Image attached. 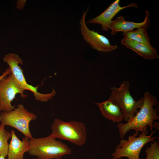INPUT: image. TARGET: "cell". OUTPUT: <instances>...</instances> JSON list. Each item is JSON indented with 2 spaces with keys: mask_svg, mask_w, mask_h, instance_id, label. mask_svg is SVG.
<instances>
[{
  "mask_svg": "<svg viewBox=\"0 0 159 159\" xmlns=\"http://www.w3.org/2000/svg\"><path fill=\"white\" fill-rule=\"evenodd\" d=\"M143 102L140 110L129 121L124 123L118 122L117 127L121 139L131 130L135 132H145L149 126L150 130L153 131L154 121L159 120L157 105L158 103L156 97L148 91L145 92Z\"/></svg>",
  "mask_w": 159,
  "mask_h": 159,
  "instance_id": "cell-1",
  "label": "cell"
},
{
  "mask_svg": "<svg viewBox=\"0 0 159 159\" xmlns=\"http://www.w3.org/2000/svg\"><path fill=\"white\" fill-rule=\"evenodd\" d=\"M29 155L37 159H61L71 154L72 150L67 144L57 140L51 135L43 138L29 139Z\"/></svg>",
  "mask_w": 159,
  "mask_h": 159,
  "instance_id": "cell-2",
  "label": "cell"
},
{
  "mask_svg": "<svg viewBox=\"0 0 159 159\" xmlns=\"http://www.w3.org/2000/svg\"><path fill=\"white\" fill-rule=\"evenodd\" d=\"M50 134L55 139L67 140L78 146L86 143L87 134L85 124L72 120L68 122L55 118L51 126Z\"/></svg>",
  "mask_w": 159,
  "mask_h": 159,
  "instance_id": "cell-3",
  "label": "cell"
},
{
  "mask_svg": "<svg viewBox=\"0 0 159 159\" xmlns=\"http://www.w3.org/2000/svg\"><path fill=\"white\" fill-rule=\"evenodd\" d=\"M148 131L146 130L145 132H141L138 137L136 136L138 132H135L132 135L129 136L128 140L122 139L112 154V158L111 159H119L124 157L128 159H140V153L144 145L158 138L157 136L152 137L156 131H152L149 135H147Z\"/></svg>",
  "mask_w": 159,
  "mask_h": 159,
  "instance_id": "cell-4",
  "label": "cell"
},
{
  "mask_svg": "<svg viewBox=\"0 0 159 159\" xmlns=\"http://www.w3.org/2000/svg\"><path fill=\"white\" fill-rule=\"evenodd\" d=\"M130 83L124 81L119 87H110L111 93L109 98L121 109L124 116L125 121H129L141 108L143 104V97L139 100H135L129 91Z\"/></svg>",
  "mask_w": 159,
  "mask_h": 159,
  "instance_id": "cell-5",
  "label": "cell"
},
{
  "mask_svg": "<svg viewBox=\"0 0 159 159\" xmlns=\"http://www.w3.org/2000/svg\"><path fill=\"white\" fill-rule=\"evenodd\" d=\"M37 118L35 114L29 112L21 104L9 112H1L0 113V122L4 126H9L16 129L29 139L32 138L30 132L29 123Z\"/></svg>",
  "mask_w": 159,
  "mask_h": 159,
  "instance_id": "cell-6",
  "label": "cell"
},
{
  "mask_svg": "<svg viewBox=\"0 0 159 159\" xmlns=\"http://www.w3.org/2000/svg\"><path fill=\"white\" fill-rule=\"evenodd\" d=\"M4 61L9 66L14 79L19 86L23 90H28L33 93L36 100L41 102H47L51 99L56 94L54 89L48 94H43L38 92V86L34 87L28 84L24 76L23 69L19 64H23V61L19 56L15 53H9L3 58Z\"/></svg>",
  "mask_w": 159,
  "mask_h": 159,
  "instance_id": "cell-7",
  "label": "cell"
},
{
  "mask_svg": "<svg viewBox=\"0 0 159 159\" xmlns=\"http://www.w3.org/2000/svg\"><path fill=\"white\" fill-rule=\"evenodd\" d=\"M15 82L11 73L8 77H5L0 81V112H9L15 108L11 102L16 95L20 94L23 98L27 96Z\"/></svg>",
  "mask_w": 159,
  "mask_h": 159,
  "instance_id": "cell-8",
  "label": "cell"
},
{
  "mask_svg": "<svg viewBox=\"0 0 159 159\" xmlns=\"http://www.w3.org/2000/svg\"><path fill=\"white\" fill-rule=\"evenodd\" d=\"M89 10L83 12L80 24L81 32L85 41L93 49L102 52L112 51L117 47V45H111L109 39L98 32L91 30L87 27L85 17Z\"/></svg>",
  "mask_w": 159,
  "mask_h": 159,
  "instance_id": "cell-9",
  "label": "cell"
},
{
  "mask_svg": "<svg viewBox=\"0 0 159 159\" xmlns=\"http://www.w3.org/2000/svg\"><path fill=\"white\" fill-rule=\"evenodd\" d=\"M120 2V0H115L101 14L90 19L87 22L100 24L102 30L107 31L110 29V24L112 19L121 10L130 7L138 8L137 4L135 3H132L125 6L121 7L119 5Z\"/></svg>",
  "mask_w": 159,
  "mask_h": 159,
  "instance_id": "cell-10",
  "label": "cell"
},
{
  "mask_svg": "<svg viewBox=\"0 0 159 159\" xmlns=\"http://www.w3.org/2000/svg\"><path fill=\"white\" fill-rule=\"evenodd\" d=\"M150 15L149 12L145 10L144 21L138 23L126 21L125 17L122 16L117 17L114 20H112L110 24V29L111 30V34L115 35L119 32H126L132 31L135 28H143L147 30L150 24Z\"/></svg>",
  "mask_w": 159,
  "mask_h": 159,
  "instance_id": "cell-11",
  "label": "cell"
},
{
  "mask_svg": "<svg viewBox=\"0 0 159 159\" xmlns=\"http://www.w3.org/2000/svg\"><path fill=\"white\" fill-rule=\"evenodd\" d=\"M11 140L8 145V159H24V154L28 152L29 147V138L25 136L21 140L11 130Z\"/></svg>",
  "mask_w": 159,
  "mask_h": 159,
  "instance_id": "cell-12",
  "label": "cell"
},
{
  "mask_svg": "<svg viewBox=\"0 0 159 159\" xmlns=\"http://www.w3.org/2000/svg\"><path fill=\"white\" fill-rule=\"evenodd\" d=\"M121 43L145 59L159 58L158 53L154 47H150L142 43L125 38L121 40Z\"/></svg>",
  "mask_w": 159,
  "mask_h": 159,
  "instance_id": "cell-13",
  "label": "cell"
},
{
  "mask_svg": "<svg viewBox=\"0 0 159 159\" xmlns=\"http://www.w3.org/2000/svg\"><path fill=\"white\" fill-rule=\"evenodd\" d=\"M94 103L99 107L102 115L109 120H112L114 122H119L124 119L121 109L110 98L101 103Z\"/></svg>",
  "mask_w": 159,
  "mask_h": 159,
  "instance_id": "cell-14",
  "label": "cell"
},
{
  "mask_svg": "<svg viewBox=\"0 0 159 159\" xmlns=\"http://www.w3.org/2000/svg\"><path fill=\"white\" fill-rule=\"evenodd\" d=\"M122 35L125 38L142 43L150 47H152L150 43V38L146 30L144 28L123 32Z\"/></svg>",
  "mask_w": 159,
  "mask_h": 159,
  "instance_id": "cell-15",
  "label": "cell"
},
{
  "mask_svg": "<svg viewBox=\"0 0 159 159\" xmlns=\"http://www.w3.org/2000/svg\"><path fill=\"white\" fill-rule=\"evenodd\" d=\"M11 137V132L5 129L4 126L0 124V157L7 156L9 144L8 141Z\"/></svg>",
  "mask_w": 159,
  "mask_h": 159,
  "instance_id": "cell-16",
  "label": "cell"
},
{
  "mask_svg": "<svg viewBox=\"0 0 159 159\" xmlns=\"http://www.w3.org/2000/svg\"><path fill=\"white\" fill-rule=\"evenodd\" d=\"M147 157L145 159H159V144L158 142L154 141L150 146L145 150Z\"/></svg>",
  "mask_w": 159,
  "mask_h": 159,
  "instance_id": "cell-17",
  "label": "cell"
},
{
  "mask_svg": "<svg viewBox=\"0 0 159 159\" xmlns=\"http://www.w3.org/2000/svg\"><path fill=\"white\" fill-rule=\"evenodd\" d=\"M11 73V71L9 68H7L3 74L0 75V81L3 78L6 77L8 75L10 74Z\"/></svg>",
  "mask_w": 159,
  "mask_h": 159,
  "instance_id": "cell-18",
  "label": "cell"
},
{
  "mask_svg": "<svg viewBox=\"0 0 159 159\" xmlns=\"http://www.w3.org/2000/svg\"><path fill=\"white\" fill-rule=\"evenodd\" d=\"M0 159H8L4 157L1 156L0 157Z\"/></svg>",
  "mask_w": 159,
  "mask_h": 159,
  "instance_id": "cell-19",
  "label": "cell"
},
{
  "mask_svg": "<svg viewBox=\"0 0 159 159\" xmlns=\"http://www.w3.org/2000/svg\"><path fill=\"white\" fill-rule=\"evenodd\" d=\"M118 159H123L120 158H119Z\"/></svg>",
  "mask_w": 159,
  "mask_h": 159,
  "instance_id": "cell-20",
  "label": "cell"
},
{
  "mask_svg": "<svg viewBox=\"0 0 159 159\" xmlns=\"http://www.w3.org/2000/svg\"><path fill=\"white\" fill-rule=\"evenodd\" d=\"M142 159H145L142 158Z\"/></svg>",
  "mask_w": 159,
  "mask_h": 159,
  "instance_id": "cell-21",
  "label": "cell"
}]
</instances>
